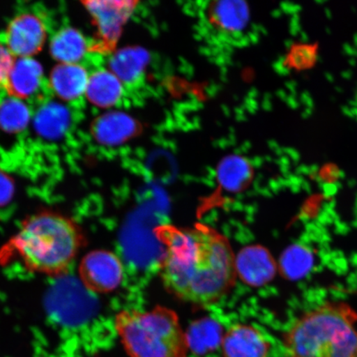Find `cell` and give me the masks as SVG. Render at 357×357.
I'll list each match as a JSON object with an SVG mask.
<instances>
[{
	"label": "cell",
	"mask_w": 357,
	"mask_h": 357,
	"mask_svg": "<svg viewBox=\"0 0 357 357\" xmlns=\"http://www.w3.org/2000/svg\"><path fill=\"white\" fill-rule=\"evenodd\" d=\"M155 234L164 245L160 275L167 291L182 301L211 306L235 287L236 256L227 236L211 226L165 225Z\"/></svg>",
	"instance_id": "cell-1"
},
{
	"label": "cell",
	"mask_w": 357,
	"mask_h": 357,
	"mask_svg": "<svg viewBox=\"0 0 357 357\" xmlns=\"http://www.w3.org/2000/svg\"><path fill=\"white\" fill-rule=\"evenodd\" d=\"M79 226L64 214L42 211L22 222L0 256L15 261L29 271L47 276L66 273L83 248Z\"/></svg>",
	"instance_id": "cell-2"
},
{
	"label": "cell",
	"mask_w": 357,
	"mask_h": 357,
	"mask_svg": "<svg viewBox=\"0 0 357 357\" xmlns=\"http://www.w3.org/2000/svg\"><path fill=\"white\" fill-rule=\"evenodd\" d=\"M285 357H357V310L327 300L303 312L282 336Z\"/></svg>",
	"instance_id": "cell-3"
},
{
	"label": "cell",
	"mask_w": 357,
	"mask_h": 357,
	"mask_svg": "<svg viewBox=\"0 0 357 357\" xmlns=\"http://www.w3.org/2000/svg\"><path fill=\"white\" fill-rule=\"evenodd\" d=\"M114 328L128 357H188L190 342L176 312L155 306L126 309L114 319Z\"/></svg>",
	"instance_id": "cell-4"
},
{
	"label": "cell",
	"mask_w": 357,
	"mask_h": 357,
	"mask_svg": "<svg viewBox=\"0 0 357 357\" xmlns=\"http://www.w3.org/2000/svg\"><path fill=\"white\" fill-rule=\"evenodd\" d=\"M83 3L96 29L91 51L100 54L113 52L122 33L123 26L135 10L137 3L121 0H93Z\"/></svg>",
	"instance_id": "cell-5"
},
{
	"label": "cell",
	"mask_w": 357,
	"mask_h": 357,
	"mask_svg": "<svg viewBox=\"0 0 357 357\" xmlns=\"http://www.w3.org/2000/svg\"><path fill=\"white\" fill-rule=\"evenodd\" d=\"M78 272L84 287L97 294L115 291L124 276L121 259L107 250L87 253L80 261Z\"/></svg>",
	"instance_id": "cell-6"
},
{
	"label": "cell",
	"mask_w": 357,
	"mask_h": 357,
	"mask_svg": "<svg viewBox=\"0 0 357 357\" xmlns=\"http://www.w3.org/2000/svg\"><path fill=\"white\" fill-rule=\"evenodd\" d=\"M47 26L33 13H22L8 24L6 32L8 51L17 58L33 57L42 51L47 39Z\"/></svg>",
	"instance_id": "cell-7"
},
{
	"label": "cell",
	"mask_w": 357,
	"mask_h": 357,
	"mask_svg": "<svg viewBox=\"0 0 357 357\" xmlns=\"http://www.w3.org/2000/svg\"><path fill=\"white\" fill-rule=\"evenodd\" d=\"M220 347L222 357H269L271 343L256 326L238 323L226 330Z\"/></svg>",
	"instance_id": "cell-8"
},
{
	"label": "cell",
	"mask_w": 357,
	"mask_h": 357,
	"mask_svg": "<svg viewBox=\"0 0 357 357\" xmlns=\"http://www.w3.org/2000/svg\"><path fill=\"white\" fill-rule=\"evenodd\" d=\"M236 275L244 283L261 287L275 278L276 264L273 257L261 245H252L236 256Z\"/></svg>",
	"instance_id": "cell-9"
},
{
	"label": "cell",
	"mask_w": 357,
	"mask_h": 357,
	"mask_svg": "<svg viewBox=\"0 0 357 357\" xmlns=\"http://www.w3.org/2000/svg\"><path fill=\"white\" fill-rule=\"evenodd\" d=\"M139 123L122 112H109L98 117L91 126L93 138L101 145L115 146L125 144L139 132Z\"/></svg>",
	"instance_id": "cell-10"
},
{
	"label": "cell",
	"mask_w": 357,
	"mask_h": 357,
	"mask_svg": "<svg viewBox=\"0 0 357 357\" xmlns=\"http://www.w3.org/2000/svg\"><path fill=\"white\" fill-rule=\"evenodd\" d=\"M43 69L33 57L17 58L13 61L7 79L6 91L19 100L32 98L41 87Z\"/></svg>",
	"instance_id": "cell-11"
},
{
	"label": "cell",
	"mask_w": 357,
	"mask_h": 357,
	"mask_svg": "<svg viewBox=\"0 0 357 357\" xmlns=\"http://www.w3.org/2000/svg\"><path fill=\"white\" fill-rule=\"evenodd\" d=\"M89 75L79 64H58L52 69L49 84L53 93L65 101H74L86 95Z\"/></svg>",
	"instance_id": "cell-12"
},
{
	"label": "cell",
	"mask_w": 357,
	"mask_h": 357,
	"mask_svg": "<svg viewBox=\"0 0 357 357\" xmlns=\"http://www.w3.org/2000/svg\"><path fill=\"white\" fill-rule=\"evenodd\" d=\"M123 82L108 70H99L89 75L86 96L93 105L109 109L123 96Z\"/></svg>",
	"instance_id": "cell-13"
},
{
	"label": "cell",
	"mask_w": 357,
	"mask_h": 357,
	"mask_svg": "<svg viewBox=\"0 0 357 357\" xmlns=\"http://www.w3.org/2000/svg\"><path fill=\"white\" fill-rule=\"evenodd\" d=\"M89 51L91 45L84 36L70 26L58 31L50 43L51 55L59 64H79Z\"/></svg>",
	"instance_id": "cell-14"
},
{
	"label": "cell",
	"mask_w": 357,
	"mask_h": 357,
	"mask_svg": "<svg viewBox=\"0 0 357 357\" xmlns=\"http://www.w3.org/2000/svg\"><path fill=\"white\" fill-rule=\"evenodd\" d=\"M70 114L65 106L56 102H48L36 112L34 128L40 136L47 140L59 139L69 130Z\"/></svg>",
	"instance_id": "cell-15"
},
{
	"label": "cell",
	"mask_w": 357,
	"mask_h": 357,
	"mask_svg": "<svg viewBox=\"0 0 357 357\" xmlns=\"http://www.w3.org/2000/svg\"><path fill=\"white\" fill-rule=\"evenodd\" d=\"M149 56L141 47H125L114 53L109 70L124 84H134L144 75Z\"/></svg>",
	"instance_id": "cell-16"
},
{
	"label": "cell",
	"mask_w": 357,
	"mask_h": 357,
	"mask_svg": "<svg viewBox=\"0 0 357 357\" xmlns=\"http://www.w3.org/2000/svg\"><path fill=\"white\" fill-rule=\"evenodd\" d=\"M208 13L212 25L227 33L240 32L248 22V8L241 1L214 2Z\"/></svg>",
	"instance_id": "cell-17"
},
{
	"label": "cell",
	"mask_w": 357,
	"mask_h": 357,
	"mask_svg": "<svg viewBox=\"0 0 357 357\" xmlns=\"http://www.w3.org/2000/svg\"><path fill=\"white\" fill-rule=\"evenodd\" d=\"M218 181L226 189L238 191L245 188L252 180L251 165L239 156H229L218 167Z\"/></svg>",
	"instance_id": "cell-18"
},
{
	"label": "cell",
	"mask_w": 357,
	"mask_h": 357,
	"mask_svg": "<svg viewBox=\"0 0 357 357\" xmlns=\"http://www.w3.org/2000/svg\"><path fill=\"white\" fill-rule=\"evenodd\" d=\"M31 119L29 107L21 100L10 97L0 102V129L8 133H20L28 127Z\"/></svg>",
	"instance_id": "cell-19"
},
{
	"label": "cell",
	"mask_w": 357,
	"mask_h": 357,
	"mask_svg": "<svg viewBox=\"0 0 357 357\" xmlns=\"http://www.w3.org/2000/svg\"><path fill=\"white\" fill-rule=\"evenodd\" d=\"M317 55V47L314 45L297 44L290 48L287 62L292 68L306 69L314 65Z\"/></svg>",
	"instance_id": "cell-20"
},
{
	"label": "cell",
	"mask_w": 357,
	"mask_h": 357,
	"mask_svg": "<svg viewBox=\"0 0 357 357\" xmlns=\"http://www.w3.org/2000/svg\"><path fill=\"white\" fill-rule=\"evenodd\" d=\"M15 192V185L12 177L0 169V208L11 202Z\"/></svg>",
	"instance_id": "cell-21"
},
{
	"label": "cell",
	"mask_w": 357,
	"mask_h": 357,
	"mask_svg": "<svg viewBox=\"0 0 357 357\" xmlns=\"http://www.w3.org/2000/svg\"><path fill=\"white\" fill-rule=\"evenodd\" d=\"M13 61L15 59L6 47L0 44V89H6L7 79Z\"/></svg>",
	"instance_id": "cell-22"
}]
</instances>
